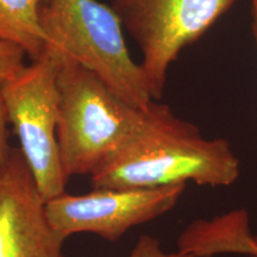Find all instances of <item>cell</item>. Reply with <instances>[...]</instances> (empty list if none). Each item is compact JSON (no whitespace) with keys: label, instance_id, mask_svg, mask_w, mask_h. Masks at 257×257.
I'll return each mask as SVG.
<instances>
[{"label":"cell","instance_id":"obj_8","mask_svg":"<svg viewBox=\"0 0 257 257\" xmlns=\"http://www.w3.org/2000/svg\"><path fill=\"white\" fill-rule=\"evenodd\" d=\"M178 251L193 257H212L226 252L257 257L255 237L249 230L248 212L232 211L211 220L192 221L179 236Z\"/></svg>","mask_w":257,"mask_h":257},{"label":"cell","instance_id":"obj_9","mask_svg":"<svg viewBox=\"0 0 257 257\" xmlns=\"http://www.w3.org/2000/svg\"><path fill=\"white\" fill-rule=\"evenodd\" d=\"M48 2L0 0V42L22 48L32 61L40 59L46 51L41 11Z\"/></svg>","mask_w":257,"mask_h":257},{"label":"cell","instance_id":"obj_7","mask_svg":"<svg viewBox=\"0 0 257 257\" xmlns=\"http://www.w3.org/2000/svg\"><path fill=\"white\" fill-rule=\"evenodd\" d=\"M34 176L19 148L0 174V257H64Z\"/></svg>","mask_w":257,"mask_h":257},{"label":"cell","instance_id":"obj_1","mask_svg":"<svg viewBox=\"0 0 257 257\" xmlns=\"http://www.w3.org/2000/svg\"><path fill=\"white\" fill-rule=\"evenodd\" d=\"M239 173L229 141L207 140L198 126L155 100L130 142L89 176L93 188H156L189 181L227 187Z\"/></svg>","mask_w":257,"mask_h":257},{"label":"cell","instance_id":"obj_10","mask_svg":"<svg viewBox=\"0 0 257 257\" xmlns=\"http://www.w3.org/2000/svg\"><path fill=\"white\" fill-rule=\"evenodd\" d=\"M27 54L18 46L8 42H0V86L18 75L24 67Z\"/></svg>","mask_w":257,"mask_h":257},{"label":"cell","instance_id":"obj_12","mask_svg":"<svg viewBox=\"0 0 257 257\" xmlns=\"http://www.w3.org/2000/svg\"><path fill=\"white\" fill-rule=\"evenodd\" d=\"M10 118L0 86V174L8 165L15 148L10 144Z\"/></svg>","mask_w":257,"mask_h":257},{"label":"cell","instance_id":"obj_6","mask_svg":"<svg viewBox=\"0 0 257 257\" xmlns=\"http://www.w3.org/2000/svg\"><path fill=\"white\" fill-rule=\"evenodd\" d=\"M186 185L156 188H93L82 195L64 193L46 202L53 229L64 239L75 233H94L114 242L137 225L168 213Z\"/></svg>","mask_w":257,"mask_h":257},{"label":"cell","instance_id":"obj_5","mask_svg":"<svg viewBox=\"0 0 257 257\" xmlns=\"http://www.w3.org/2000/svg\"><path fill=\"white\" fill-rule=\"evenodd\" d=\"M237 0H111L119 17L142 51L141 62L159 100L168 69L181 50L200 40Z\"/></svg>","mask_w":257,"mask_h":257},{"label":"cell","instance_id":"obj_3","mask_svg":"<svg viewBox=\"0 0 257 257\" xmlns=\"http://www.w3.org/2000/svg\"><path fill=\"white\" fill-rule=\"evenodd\" d=\"M46 50L94 73L128 104L147 108L155 101L141 63L131 59L123 24L98 0H49L42 8Z\"/></svg>","mask_w":257,"mask_h":257},{"label":"cell","instance_id":"obj_2","mask_svg":"<svg viewBox=\"0 0 257 257\" xmlns=\"http://www.w3.org/2000/svg\"><path fill=\"white\" fill-rule=\"evenodd\" d=\"M57 89V140L68 178L92 175L142 126L147 108L130 105L73 61L62 59Z\"/></svg>","mask_w":257,"mask_h":257},{"label":"cell","instance_id":"obj_11","mask_svg":"<svg viewBox=\"0 0 257 257\" xmlns=\"http://www.w3.org/2000/svg\"><path fill=\"white\" fill-rule=\"evenodd\" d=\"M127 257H193L182 252H167L161 245L160 239L149 234H142L135 244Z\"/></svg>","mask_w":257,"mask_h":257},{"label":"cell","instance_id":"obj_13","mask_svg":"<svg viewBox=\"0 0 257 257\" xmlns=\"http://www.w3.org/2000/svg\"><path fill=\"white\" fill-rule=\"evenodd\" d=\"M251 9H252V30L253 36H255L257 43V0H251ZM255 243L257 245V236L255 237Z\"/></svg>","mask_w":257,"mask_h":257},{"label":"cell","instance_id":"obj_4","mask_svg":"<svg viewBox=\"0 0 257 257\" xmlns=\"http://www.w3.org/2000/svg\"><path fill=\"white\" fill-rule=\"evenodd\" d=\"M61 63L59 54L46 50L40 59L2 86L10 124L46 202L64 194L68 180L57 140V75Z\"/></svg>","mask_w":257,"mask_h":257}]
</instances>
